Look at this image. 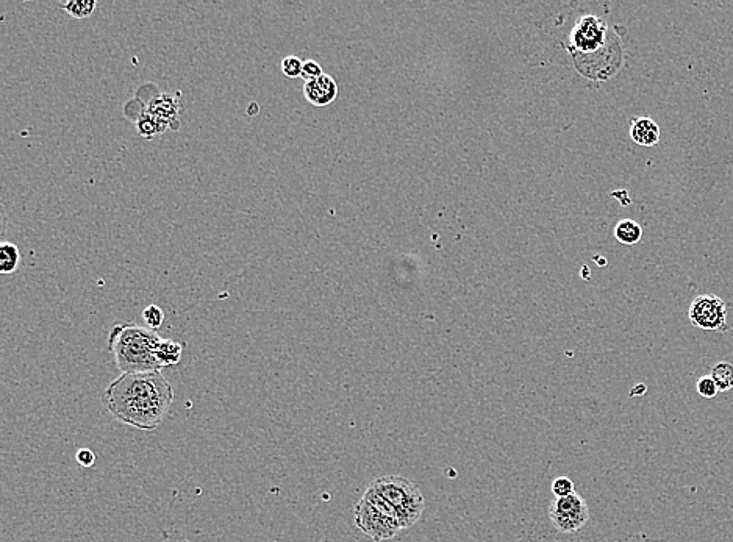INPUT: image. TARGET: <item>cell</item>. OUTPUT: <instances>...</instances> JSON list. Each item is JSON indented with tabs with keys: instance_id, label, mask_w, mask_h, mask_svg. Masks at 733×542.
<instances>
[{
	"instance_id": "cell-1",
	"label": "cell",
	"mask_w": 733,
	"mask_h": 542,
	"mask_svg": "<svg viewBox=\"0 0 733 542\" xmlns=\"http://www.w3.org/2000/svg\"><path fill=\"white\" fill-rule=\"evenodd\" d=\"M104 402L116 421L152 432L168 416L174 389L161 371L122 374L105 389Z\"/></svg>"
},
{
	"instance_id": "cell-2",
	"label": "cell",
	"mask_w": 733,
	"mask_h": 542,
	"mask_svg": "<svg viewBox=\"0 0 733 542\" xmlns=\"http://www.w3.org/2000/svg\"><path fill=\"white\" fill-rule=\"evenodd\" d=\"M569 54L580 74L588 79L607 80L623 63V46L618 36L596 16H583L569 43Z\"/></svg>"
},
{
	"instance_id": "cell-3",
	"label": "cell",
	"mask_w": 733,
	"mask_h": 542,
	"mask_svg": "<svg viewBox=\"0 0 733 542\" xmlns=\"http://www.w3.org/2000/svg\"><path fill=\"white\" fill-rule=\"evenodd\" d=\"M161 336L155 330L136 324L113 325L108 335V350L115 355L122 374L160 372L157 349Z\"/></svg>"
},
{
	"instance_id": "cell-4",
	"label": "cell",
	"mask_w": 733,
	"mask_h": 542,
	"mask_svg": "<svg viewBox=\"0 0 733 542\" xmlns=\"http://www.w3.org/2000/svg\"><path fill=\"white\" fill-rule=\"evenodd\" d=\"M354 518L358 530L372 541H387L402 532L396 510L371 485L355 505Z\"/></svg>"
},
{
	"instance_id": "cell-5",
	"label": "cell",
	"mask_w": 733,
	"mask_h": 542,
	"mask_svg": "<svg viewBox=\"0 0 733 542\" xmlns=\"http://www.w3.org/2000/svg\"><path fill=\"white\" fill-rule=\"evenodd\" d=\"M371 486L396 510L402 530L413 527L422 518L426 500L412 480L401 475H383L376 478Z\"/></svg>"
},
{
	"instance_id": "cell-6",
	"label": "cell",
	"mask_w": 733,
	"mask_h": 542,
	"mask_svg": "<svg viewBox=\"0 0 733 542\" xmlns=\"http://www.w3.org/2000/svg\"><path fill=\"white\" fill-rule=\"evenodd\" d=\"M549 519L558 532L576 533L590 521V508L582 496L574 493L571 496L555 497L548 508Z\"/></svg>"
},
{
	"instance_id": "cell-7",
	"label": "cell",
	"mask_w": 733,
	"mask_h": 542,
	"mask_svg": "<svg viewBox=\"0 0 733 542\" xmlns=\"http://www.w3.org/2000/svg\"><path fill=\"white\" fill-rule=\"evenodd\" d=\"M691 324L708 332L727 329V307L721 297L713 294L698 296L691 302L688 310Z\"/></svg>"
},
{
	"instance_id": "cell-8",
	"label": "cell",
	"mask_w": 733,
	"mask_h": 542,
	"mask_svg": "<svg viewBox=\"0 0 733 542\" xmlns=\"http://www.w3.org/2000/svg\"><path fill=\"white\" fill-rule=\"evenodd\" d=\"M144 111L166 130L179 129L180 100L174 94H158Z\"/></svg>"
},
{
	"instance_id": "cell-9",
	"label": "cell",
	"mask_w": 733,
	"mask_h": 542,
	"mask_svg": "<svg viewBox=\"0 0 733 542\" xmlns=\"http://www.w3.org/2000/svg\"><path fill=\"white\" fill-rule=\"evenodd\" d=\"M304 96L313 107H327L338 96V83L332 75L322 74L312 82H305Z\"/></svg>"
},
{
	"instance_id": "cell-10",
	"label": "cell",
	"mask_w": 733,
	"mask_h": 542,
	"mask_svg": "<svg viewBox=\"0 0 733 542\" xmlns=\"http://www.w3.org/2000/svg\"><path fill=\"white\" fill-rule=\"evenodd\" d=\"M630 138L644 147H652L660 141V127L651 118L633 119L630 127Z\"/></svg>"
},
{
	"instance_id": "cell-11",
	"label": "cell",
	"mask_w": 733,
	"mask_h": 542,
	"mask_svg": "<svg viewBox=\"0 0 733 542\" xmlns=\"http://www.w3.org/2000/svg\"><path fill=\"white\" fill-rule=\"evenodd\" d=\"M185 343H179L174 339H161V343L158 344L157 358L161 368H168V366H176L180 363L183 357V350H185Z\"/></svg>"
},
{
	"instance_id": "cell-12",
	"label": "cell",
	"mask_w": 733,
	"mask_h": 542,
	"mask_svg": "<svg viewBox=\"0 0 733 542\" xmlns=\"http://www.w3.org/2000/svg\"><path fill=\"white\" fill-rule=\"evenodd\" d=\"M19 263H21V252L18 246L8 241L0 244V272L4 275L15 274L18 271Z\"/></svg>"
},
{
	"instance_id": "cell-13",
	"label": "cell",
	"mask_w": 733,
	"mask_h": 542,
	"mask_svg": "<svg viewBox=\"0 0 733 542\" xmlns=\"http://www.w3.org/2000/svg\"><path fill=\"white\" fill-rule=\"evenodd\" d=\"M615 238L621 244L632 246V244L640 243L641 238H643V229H641L638 222L632 221V219H624V221L618 222L615 227Z\"/></svg>"
},
{
	"instance_id": "cell-14",
	"label": "cell",
	"mask_w": 733,
	"mask_h": 542,
	"mask_svg": "<svg viewBox=\"0 0 733 542\" xmlns=\"http://www.w3.org/2000/svg\"><path fill=\"white\" fill-rule=\"evenodd\" d=\"M710 377L718 386L719 391H730L733 389V364L729 361H719L710 371Z\"/></svg>"
},
{
	"instance_id": "cell-15",
	"label": "cell",
	"mask_w": 733,
	"mask_h": 542,
	"mask_svg": "<svg viewBox=\"0 0 733 542\" xmlns=\"http://www.w3.org/2000/svg\"><path fill=\"white\" fill-rule=\"evenodd\" d=\"M61 8L74 19H86L93 16L97 8L96 0H71L61 5Z\"/></svg>"
},
{
	"instance_id": "cell-16",
	"label": "cell",
	"mask_w": 733,
	"mask_h": 542,
	"mask_svg": "<svg viewBox=\"0 0 733 542\" xmlns=\"http://www.w3.org/2000/svg\"><path fill=\"white\" fill-rule=\"evenodd\" d=\"M136 130H138V133H140L143 138H146V140H152L155 136L166 132L165 127L158 124V122L155 121L151 115H147L144 110L141 111L140 115H138V119H136Z\"/></svg>"
},
{
	"instance_id": "cell-17",
	"label": "cell",
	"mask_w": 733,
	"mask_h": 542,
	"mask_svg": "<svg viewBox=\"0 0 733 542\" xmlns=\"http://www.w3.org/2000/svg\"><path fill=\"white\" fill-rule=\"evenodd\" d=\"M143 321L146 322L147 329L157 332L161 324L165 322V313L157 305H149V307L144 308Z\"/></svg>"
},
{
	"instance_id": "cell-18",
	"label": "cell",
	"mask_w": 733,
	"mask_h": 542,
	"mask_svg": "<svg viewBox=\"0 0 733 542\" xmlns=\"http://www.w3.org/2000/svg\"><path fill=\"white\" fill-rule=\"evenodd\" d=\"M282 72L287 79H297V77H301L302 75V68H304V61L301 60L299 57H294V55H290V57H285L282 60Z\"/></svg>"
},
{
	"instance_id": "cell-19",
	"label": "cell",
	"mask_w": 733,
	"mask_h": 542,
	"mask_svg": "<svg viewBox=\"0 0 733 542\" xmlns=\"http://www.w3.org/2000/svg\"><path fill=\"white\" fill-rule=\"evenodd\" d=\"M552 494H554L555 497H566L571 496V494L576 493L574 491V483L571 478L568 477H558L555 478L554 482H552Z\"/></svg>"
},
{
	"instance_id": "cell-20",
	"label": "cell",
	"mask_w": 733,
	"mask_h": 542,
	"mask_svg": "<svg viewBox=\"0 0 733 542\" xmlns=\"http://www.w3.org/2000/svg\"><path fill=\"white\" fill-rule=\"evenodd\" d=\"M696 391H698L699 396L704 397V399H713V397H716V394L719 393L718 386L713 382V378L710 377V375H705V377L699 378L698 383H696Z\"/></svg>"
},
{
	"instance_id": "cell-21",
	"label": "cell",
	"mask_w": 733,
	"mask_h": 542,
	"mask_svg": "<svg viewBox=\"0 0 733 542\" xmlns=\"http://www.w3.org/2000/svg\"><path fill=\"white\" fill-rule=\"evenodd\" d=\"M324 74L322 72L321 65H319L318 61L315 60H305L304 61V68H302V79L305 80V82H312V80L318 79V77H321V75Z\"/></svg>"
},
{
	"instance_id": "cell-22",
	"label": "cell",
	"mask_w": 733,
	"mask_h": 542,
	"mask_svg": "<svg viewBox=\"0 0 733 542\" xmlns=\"http://www.w3.org/2000/svg\"><path fill=\"white\" fill-rule=\"evenodd\" d=\"M77 461L83 468H91L96 463V455H94L93 450L80 449L77 453Z\"/></svg>"
}]
</instances>
